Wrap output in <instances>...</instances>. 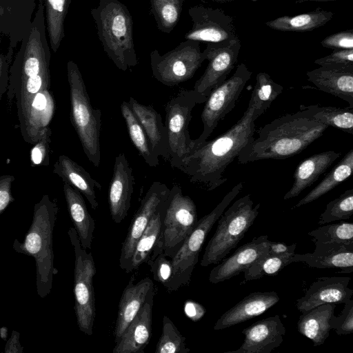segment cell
<instances>
[{"label": "cell", "mask_w": 353, "mask_h": 353, "mask_svg": "<svg viewBox=\"0 0 353 353\" xmlns=\"http://www.w3.org/2000/svg\"><path fill=\"white\" fill-rule=\"evenodd\" d=\"M35 0H0V45L3 36L16 48L26 34L34 15Z\"/></svg>", "instance_id": "21"}, {"label": "cell", "mask_w": 353, "mask_h": 353, "mask_svg": "<svg viewBox=\"0 0 353 353\" xmlns=\"http://www.w3.org/2000/svg\"><path fill=\"white\" fill-rule=\"evenodd\" d=\"M134 178L124 153L116 157L112 176L110 183L108 201L112 219L121 223L130 208Z\"/></svg>", "instance_id": "18"}, {"label": "cell", "mask_w": 353, "mask_h": 353, "mask_svg": "<svg viewBox=\"0 0 353 353\" xmlns=\"http://www.w3.org/2000/svg\"><path fill=\"white\" fill-rule=\"evenodd\" d=\"M313 252L294 254L292 261L304 262L308 266L321 269L336 268L338 272L353 271V243L320 242L313 240Z\"/></svg>", "instance_id": "22"}, {"label": "cell", "mask_w": 353, "mask_h": 353, "mask_svg": "<svg viewBox=\"0 0 353 353\" xmlns=\"http://www.w3.org/2000/svg\"><path fill=\"white\" fill-rule=\"evenodd\" d=\"M185 337L166 315L163 318L162 333L157 344L155 353H188Z\"/></svg>", "instance_id": "41"}, {"label": "cell", "mask_w": 353, "mask_h": 353, "mask_svg": "<svg viewBox=\"0 0 353 353\" xmlns=\"http://www.w3.org/2000/svg\"><path fill=\"white\" fill-rule=\"evenodd\" d=\"M337 1V0H299L297 1L298 3H303L305 1Z\"/></svg>", "instance_id": "56"}, {"label": "cell", "mask_w": 353, "mask_h": 353, "mask_svg": "<svg viewBox=\"0 0 353 353\" xmlns=\"http://www.w3.org/2000/svg\"><path fill=\"white\" fill-rule=\"evenodd\" d=\"M19 333L15 330L12 331V336L7 341L5 347V352H23V347H21L19 343Z\"/></svg>", "instance_id": "54"}, {"label": "cell", "mask_w": 353, "mask_h": 353, "mask_svg": "<svg viewBox=\"0 0 353 353\" xmlns=\"http://www.w3.org/2000/svg\"><path fill=\"white\" fill-rule=\"evenodd\" d=\"M52 130L46 128L39 139L33 144L30 150L31 166L48 165L50 163V152Z\"/></svg>", "instance_id": "45"}, {"label": "cell", "mask_w": 353, "mask_h": 353, "mask_svg": "<svg viewBox=\"0 0 353 353\" xmlns=\"http://www.w3.org/2000/svg\"><path fill=\"white\" fill-rule=\"evenodd\" d=\"M63 192L68 210L80 244L83 249L90 250L93 240L95 221L88 212L82 194L77 190L64 183Z\"/></svg>", "instance_id": "30"}, {"label": "cell", "mask_w": 353, "mask_h": 353, "mask_svg": "<svg viewBox=\"0 0 353 353\" xmlns=\"http://www.w3.org/2000/svg\"><path fill=\"white\" fill-rule=\"evenodd\" d=\"M340 155V152L329 150L314 154L302 161L296 168L292 186L285 194L283 199L296 197L305 188L311 186Z\"/></svg>", "instance_id": "29"}, {"label": "cell", "mask_w": 353, "mask_h": 353, "mask_svg": "<svg viewBox=\"0 0 353 353\" xmlns=\"http://www.w3.org/2000/svg\"><path fill=\"white\" fill-rule=\"evenodd\" d=\"M283 90V86L274 82L268 73L261 72L256 77L249 104L265 112Z\"/></svg>", "instance_id": "39"}, {"label": "cell", "mask_w": 353, "mask_h": 353, "mask_svg": "<svg viewBox=\"0 0 353 353\" xmlns=\"http://www.w3.org/2000/svg\"><path fill=\"white\" fill-rule=\"evenodd\" d=\"M294 253L283 254H268L256 261L250 268L244 271V281L259 279L265 276H275L285 267L293 263Z\"/></svg>", "instance_id": "38"}, {"label": "cell", "mask_w": 353, "mask_h": 353, "mask_svg": "<svg viewBox=\"0 0 353 353\" xmlns=\"http://www.w3.org/2000/svg\"><path fill=\"white\" fill-rule=\"evenodd\" d=\"M333 17L332 11L317 8L295 16H282L265 22L271 29L283 32H309L319 28Z\"/></svg>", "instance_id": "33"}, {"label": "cell", "mask_w": 353, "mask_h": 353, "mask_svg": "<svg viewBox=\"0 0 353 353\" xmlns=\"http://www.w3.org/2000/svg\"><path fill=\"white\" fill-rule=\"evenodd\" d=\"M169 192L170 189L165 184L154 181L142 199L141 205L129 225L127 235L121 246L119 265L125 272L128 273L131 259L138 240L146 228L153 214L160 203L168 197Z\"/></svg>", "instance_id": "15"}, {"label": "cell", "mask_w": 353, "mask_h": 353, "mask_svg": "<svg viewBox=\"0 0 353 353\" xmlns=\"http://www.w3.org/2000/svg\"><path fill=\"white\" fill-rule=\"evenodd\" d=\"M192 28L186 40L219 43L237 37L234 19L221 9L194 6L188 10Z\"/></svg>", "instance_id": "14"}, {"label": "cell", "mask_w": 353, "mask_h": 353, "mask_svg": "<svg viewBox=\"0 0 353 353\" xmlns=\"http://www.w3.org/2000/svg\"><path fill=\"white\" fill-rule=\"evenodd\" d=\"M128 103L145 131L154 154L168 161V134L161 114L153 107L143 105L132 97Z\"/></svg>", "instance_id": "27"}, {"label": "cell", "mask_w": 353, "mask_h": 353, "mask_svg": "<svg viewBox=\"0 0 353 353\" xmlns=\"http://www.w3.org/2000/svg\"><path fill=\"white\" fill-rule=\"evenodd\" d=\"M198 221L196 207L193 200L183 195L179 185L170 189L162 222L161 234L148 261L159 254L172 259Z\"/></svg>", "instance_id": "7"}, {"label": "cell", "mask_w": 353, "mask_h": 353, "mask_svg": "<svg viewBox=\"0 0 353 353\" xmlns=\"http://www.w3.org/2000/svg\"><path fill=\"white\" fill-rule=\"evenodd\" d=\"M50 49L57 52L65 37L64 22L72 0H42Z\"/></svg>", "instance_id": "36"}, {"label": "cell", "mask_w": 353, "mask_h": 353, "mask_svg": "<svg viewBox=\"0 0 353 353\" xmlns=\"http://www.w3.org/2000/svg\"><path fill=\"white\" fill-rule=\"evenodd\" d=\"M14 181V176L10 174L0 176V215L14 200L11 191L12 183Z\"/></svg>", "instance_id": "51"}, {"label": "cell", "mask_w": 353, "mask_h": 353, "mask_svg": "<svg viewBox=\"0 0 353 353\" xmlns=\"http://www.w3.org/2000/svg\"><path fill=\"white\" fill-rule=\"evenodd\" d=\"M59 208L48 194L35 203L30 227L24 240L14 239L12 248L19 254L32 256L36 263L38 295L45 298L51 292L53 276L57 274L54 264L52 235Z\"/></svg>", "instance_id": "3"}, {"label": "cell", "mask_w": 353, "mask_h": 353, "mask_svg": "<svg viewBox=\"0 0 353 353\" xmlns=\"http://www.w3.org/2000/svg\"><path fill=\"white\" fill-rule=\"evenodd\" d=\"M241 46L238 37L219 43L208 42L203 54L208 64L193 90L208 97L213 89L226 80L237 63Z\"/></svg>", "instance_id": "13"}, {"label": "cell", "mask_w": 353, "mask_h": 353, "mask_svg": "<svg viewBox=\"0 0 353 353\" xmlns=\"http://www.w3.org/2000/svg\"><path fill=\"white\" fill-rule=\"evenodd\" d=\"M166 1H181V0H166Z\"/></svg>", "instance_id": "58"}, {"label": "cell", "mask_w": 353, "mask_h": 353, "mask_svg": "<svg viewBox=\"0 0 353 353\" xmlns=\"http://www.w3.org/2000/svg\"><path fill=\"white\" fill-rule=\"evenodd\" d=\"M55 111V102L50 88L36 94L17 110L23 140L30 144L37 141L43 130L50 123Z\"/></svg>", "instance_id": "16"}, {"label": "cell", "mask_w": 353, "mask_h": 353, "mask_svg": "<svg viewBox=\"0 0 353 353\" xmlns=\"http://www.w3.org/2000/svg\"><path fill=\"white\" fill-rule=\"evenodd\" d=\"M321 44L323 47L335 50L353 49V30L341 31L324 38Z\"/></svg>", "instance_id": "49"}, {"label": "cell", "mask_w": 353, "mask_h": 353, "mask_svg": "<svg viewBox=\"0 0 353 353\" xmlns=\"http://www.w3.org/2000/svg\"><path fill=\"white\" fill-rule=\"evenodd\" d=\"M152 294L125 329L112 350L113 353H144L152 336Z\"/></svg>", "instance_id": "26"}, {"label": "cell", "mask_w": 353, "mask_h": 353, "mask_svg": "<svg viewBox=\"0 0 353 353\" xmlns=\"http://www.w3.org/2000/svg\"><path fill=\"white\" fill-rule=\"evenodd\" d=\"M14 48L8 46L6 53L0 52V101L7 92L9 84V72L13 60Z\"/></svg>", "instance_id": "50"}, {"label": "cell", "mask_w": 353, "mask_h": 353, "mask_svg": "<svg viewBox=\"0 0 353 353\" xmlns=\"http://www.w3.org/2000/svg\"><path fill=\"white\" fill-rule=\"evenodd\" d=\"M103 50L122 71L137 65V58L132 32V19L119 0H99L91 10Z\"/></svg>", "instance_id": "4"}, {"label": "cell", "mask_w": 353, "mask_h": 353, "mask_svg": "<svg viewBox=\"0 0 353 353\" xmlns=\"http://www.w3.org/2000/svg\"><path fill=\"white\" fill-rule=\"evenodd\" d=\"M67 76L70 88V121L87 158L98 167L101 161V111L92 106L81 73L72 61L67 63Z\"/></svg>", "instance_id": "5"}, {"label": "cell", "mask_w": 353, "mask_h": 353, "mask_svg": "<svg viewBox=\"0 0 353 353\" xmlns=\"http://www.w3.org/2000/svg\"><path fill=\"white\" fill-rule=\"evenodd\" d=\"M207 99L194 90H182L166 104L164 125L168 139V161L173 168L180 170L184 159L194 148V140L188 131L192 110Z\"/></svg>", "instance_id": "9"}, {"label": "cell", "mask_w": 353, "mask_h": 353, "mask_svg": "<svg viewBox=\"0 0 353 353\" xmlns=\"http://www.w3.org/2000/svg\"><path fill=\"white\" fill-rule=\"evenodd\" d=\"M184 312L192 321H197L204 316L205 309L197 302L188 301L184 305Z\"/></svg>", "instance_id": "52"}, {"label": "cell", "mask_w": 353, "mask_h": 353, "mask_svg": "<svg viewBox=\"0 0 353 353\" xmlns=\"http://www.w3.org/2000/svg\"><path fill=\"white\" fill-rule=\"evenodd\" d=\"M300 110H304L313 119L353 135V108L321 105H301Z\"/></svg>", "instance_id": "35"}, {"label": "cell", "mask_w": 353, "mask_h": 353, "mask_svg": "<svg viewBox=\"0 0 353 353\" xmlns=\"http://www.w3.org/2000/svg\"><path fill=\"white\" fill-rule=\"evenodd\" d=\"M74 252V312L80 331L92 335L96 316L93 277L97 269L93 256L81 244L77 232L70 228L68 232Z\"/></svg>", "instance_id": "10"}, {"label": "cell", "mask_w": 353, "mask_h": 353, "mask_svg": "<svg viewBox=\"0 0 353 353\" xmlns=\"http://www.w3.org/2000/svg\"><path fill=\"white\" fill-rule=\"evenodd\" d=\"M314 63L320 66L353 68V49L333 50L330 54L316 59Z\"/></svg>", "instance_id": "48"}, {"label": "cell", "mask_w": 353, "mask_h": 353, "mask_svg": "<svg viewBox=\"0 0 353 353\" xmlns=\"http://www.w3.org/2000/svg\"><path fill=\"white\" fill-rule=\"evenodd\" d=\"M150 57L153 77L168 86L191 79L205 60L199 41L192 40H185L163 54L154 50Z\"/></svg>", "instance_id": "11"}, {"label": "cell", "mask_w": 353, "mask_h": 353, "mask_svg": "<svg viewBox=\"0 0 353 353\" xmlns=\"http://www.w3.org/2000/svg\"><path fill=\"white\" fill-rule=\"evenodd\" d=\"M216 1H218L219 2L224 3V2H231V1H233L234 0H216Z\"/></svg>", "instance_id": "57"}, {"label": "cell", "mask_w": 353, "mask_h": 353, "mask_svg": "<svg viewBox=\"0 0 353 353\" xmlns=\"http://www.w3.org/2000/svg\"><path fill=\"white\" fill-rule=\"evenodd\" d=\"M327 128L302 110L285 114L259 130L258 136L239 154L238 163L245 164L264 159L282 160L292 157L321 137Z\"/></svg>", "instance_id": "2"}, {"label": "cell", "mask_w": 353, "mask_h": 353, "mask_svg": "<svg viewBox=\"0 0 353 353\" xmlns=\"http://www.w3.org/2000/svg\"><path fill=\"white\" fill-rule=\"evenodd\" d=\"M50 88V70L25 80L19 85L14 95L17 109L23 107L41 90Z\"/></svg>", "instance_id": "44"}, {"label": "cell", "mask_w": 353, "mask_h": 353, "mask_svg": "<svg viewBox=\"0 0 353 353\" xmlns=\"http://www.w3.org/2000/svg\"><path fill=\"white\" fill-rule=\"evenodd\" d=\"M265 112L248 103L241 119L227 132L211 141L196 145L184 159L180 169L192 183L202 185L208 191L222 185L228 166L253 138L255 121Z\"/></svg>", "instance_id": "1"}, {"label": "cell", "mask_w": 353, "mask_h": 353, "mask_svg": "<svg viewBox=\"0 0 353 353\" xmlns=\"http://www.w3.org/2000/svg\"><path fill=\"white\" fill-rule=\"evenodd\" d=\"M270 241L267 235L254 237L229 257L222 259L209 274V281L216 284L228 280L250 268L256 261L268 254Z\"/></svg>", "instance_id": "17"}, {"label": "cell", "mask_w": 353, "mask_h": 353, "mask_svg": "<svg viewBox=\"0 0 353 353\" xmlns=\"http://www.w3.org/2000/svg\"><path fill=\"white\" fill-rule=\"evenodd\" d=\"M166 205L167 198L160 203L138 240L131 259L128 273L138 270L143 263L149 261L161 234Z\"/></svg>", "instance_id": "32"}, {"label": "cell", "mask_w": 353, "mask_h": 353, "mask_svg": "<svg viewBox=\"0 0 353 353\" xmlns=\"http://www.w3.org/2000/svg\"><path fill=\"white\" fill-rule=\"evenodd\" d=\"M241 332L245 336L242 345L227 353H270L281 345L286 330L276 314L254 323Z\"/></svg>", "instance_id": "19"}, {"label": "cell", "mask_w": 353, "mask_h": 353, "mask_svg": "<svg viewBox=\"0 0 353 353\" xmlns=\"http://www.w3.org/2000/svg\"><path fill=\"white\" fill-rule=\"evenodd\" d=\"M148 265L154 279L166 288L172 276V259L160 254Z\"/></svg>", "instance_id": "47"}, {"label": "cell", "mask_w": 353, "mask_h": 353, "mask_svg": "<svg viewBox=\"0 0 353 353\" xmlns=\"http://www.w3.org/2000/svg\"><path fill=\"white\" fill-rule=\"evenodd\" d=\"M352 169L353 149L347 152L324 179L301 199L295 207H301L311 203L331 191L350 176Z\"/></svg>", "instance_id": "34"}, {"label": "cell", "mask_w": 353, "mask_h": 353, "mask_svg": "<svg viewBox=\"0 0 353 353\" xmlns=\"http://www.w3.org/2000/svg\"><path fill=\"white\" fill-rule=\"evenodd\" d=\"M353 214V189L345 190L329 202L321 214L318 223L323 225L335 221L349 219Z\"/></svg>", "instance_id": "42"}, {"label": "cell", "mask_w": 353, "mask_h": 353, "mask_svg": "<svg viewBox=\"0 0 353 353\" xmlns=\"http://www.w3.org/2000/svg\"><path fill=\"white\" fill-rule=\"evenodd\" d=\"M121 112L125 120L130 139L139 154L150 167L157 166L159 165V157L153 152L146 134L132 112L128 102H122Z\"/></svg>", "instance_id": "37"}, {"label": "cell", "mask_w": 353, "mask_h": 353, "mask_svg": "<svg viewBox=\"0 0 353 353\" xmlns=\"http://www.w3.org/2000/svg\"><path fill=\"white\" fill-rule=\"evenodd\" d=\"M276 292H252L217 320L214 330H219L260 316L279 301Z\"/></svg>", "instance_id": "25"}, {"label": "cell", "mask_w": 353, "mask_h": 353, "mask_svg": "<svg viewBox=\"0 0 353 353\" xmlns=\"http://www.w3.org/2000/svg\"><path fill=\"white\" fill-rule=\"evenodd\" d=\"M183 3V0H150L151 10L161 31L170 33L174 29L179 19Z\"/></svg>", "instance_id": "40"}, {"label": "cell", "mask_w": 353, "mask_h": 353, "mask_svg": "<svg viewBox=\"0 0 353 353\" xmlns=\"http://www.w3.org/2000/svg\"><path fill=\"white\" fill-rule=\"evenodd\" d=\"M252 74L245 63H240L229 79L212 90L201 112L203 131L199 138L194 140V148L206 141L219 122L234 108Z\"/></svg>", "instance_id": "12"}, {"label": "cell", "mask_w": 353, "mask_h": 353, "mask_svg": "<svg viewBox=\"0 0 353 353\" xmlns=\"http://www.w3.org/2000/svg\"><path fill=\"white\" fill-rule=\"evenodd\" d=\"M347 276H322L314 281L305 295L297 300L296 307L301 313L323 304L345 303L353 295Z\"/></svg>", "instance_id": "20"}, {"label": "cell", "mask_w": 353, "mask_h": 353, "mask_svg": "<svg viewBox=\"0 0 353 353\" xmlns=\"http://www.w3.org/2000/svg\"><path fill=\"white\" fill-rule=\"evenodd\" d=\"M306 75L319 90L345 101L353 108V68L320 66Z\"/></svg>", "instance_id": "24"}, {"label": "cell", "mask_w": 353, "mask_h": 353, "mask_svg": "<svg viewBox=\"0 0 353 353\" xmlns=\"http://www.w3.org/2000/svg\"><path fill=\"white\" fill-rule=\"evenodd\" d=\"M0 336L3 341H6L7 339L8 328L6 327H2L0 329Z\"/></svg>", "instance_id": "55"}, {"label": "cell", "mask_w": 353, "mask_h": 353, "mask_svg": "<svg viewBox=\"0 0 353 353\" xmlns=\"http://www.w3.org/2000/svg\"><path fill=\"white\" fill-rule=\"evenodd\" d=\"M344 304L340 314L337 316L333 314L330 321L331 329L338 335L353 333V299Z\"/></svg>", "instance_id": "46"}, {"label": "cell", "mask_w": 353, "mask_h": 353, "mask_svg": "<svg viewBox=\"0 0 353 353\" xmlns=\"http://www.w3.org/2000/svg\"><path fill=\"white\" fill-rule=\"evenodd\" d=\"M335 307V303H327L303 312L297 323L299 332L311 339L314 346L323 344L332 330L330 321Z\"/></svg>", "instance_id": "31"}, {"label": "cell", "mask_w": 353, "mask_h": 353, "mask_svg": "<svg viewBox=\"0 0 353 353\" xmlns=\"http://www.w3.org/2000/svg\"><path fill=\"white\" fill-rule=\"evenodd\" d=\"M296 243H294L290 245L281 242H269L268 254H283L288 253H294Z\"/></svg>", "instance_id": "53"}, {"label": "cell", "mask_w": 353, "mask_h": 353, "mask_svg": "<svg viewBox=\"0 0 353 353\" xmlns=\"http://www.w3.org/2000/svg\"><path fill=\"white\" fill-rule=\"evenodd\" d=\"M53 173L77 190L88 200L92 210H97L99 203L95 188L101 190L102 185L94 179L82 166L65 155H60L53 166Z\"/></svg>", "instance_id": "28"}, {"label": "cell", "mask_w": 353, "mask_h": 353, "mask_svg": "<svg viewBox=\"0 0 353 353\" xmlns=\"http://www.w3.org/2000/svg\"><path fill=\"white\" fill-rule=\"evenodd\" d=\"M243 185L241 181L236 184L209 214L198 220L193 230L172 259V276L166 288L169 292L176 291L181 287L189 284L208 233L221 214L240 193Z\"/></svg>", "instance_id": "8"}, {"label": "cell", "mask_w": 353, "mask_h": 353, "mask_svg": "<svg viewBox=\"0 0 353 353\" xmlns=\"http://www.w3.org/2000/svg\"><path fill=\"white\" fill-rule=\"evenodd\" d=\"M133 280L134 277H132L129 281L119 303L117 317L113 332L115 343L121 337L149 296L155 293L154 285L150 278H144L135 284Z\"/></svg>", "instance_id": "23"}, {"label": "cell", "mask_w": 353, "mask_h": 353, "mask_svg": "<svg viewBox=\"0 0 353 353\" xmlns=\"http://www.w3.org/2000/svg\"><path fill=\"white\" fill-rule=\"evenodd\" d=\"M308 234L320 242L353 243V224L341 221L319 227Z\"/></svg>", "instance_id": "43"}, {"label": "cell", "mask_w": 353, "mask_h": 353, "mask_svg": "<svg viewBox=\"0 0 353 353\" xmlns=\"http://www.w3.org/2000/svg\"><path fill=\"white\" fill-rule=\"evenodd\" d=\"M260 203L254 206L250 194L235 201L218 219L216 231L208 241L201 261L207 267L218 264L235 248L254 223Z\"/></svg>", "instance_id": "6"}]
</instances>
